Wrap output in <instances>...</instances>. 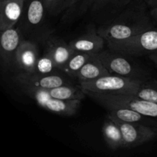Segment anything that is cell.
Returning a JSON list of instances; mask_svg holds the SVG:
<instances>
[{"mask_svg": "<svg viewBox=\"0 0 157 157\" xmlns=\"http://www.w3.org/2000/svg\"><path fill=\"white\" fill-rule=\"evenodd\" d=\"M142 83L140 79L109 75L94 80L81 81L80 86L85 93L135 94Z\"/></svg>", "mask_w": 157, "mask_h": 157, "instance_id": "obj_1", "label": "cell"}, {"mask_svg": "<svg viewBox=\"0 0 157 157\" xmlns=\"http://www.w3.org/2000/svg\"><path fill=\"white\" fill-rule=\"evenodd\" d=\"M105 108L114 107H127L141 114L157 118V103L146 101L129 94H94L86 93Z\"/></svg>", "mask_w": 157, "mask_h": 157, "instance_id": "obj_2", "label": "cell"}, {"mask_svg": "<svg viewBox=\"0 0 157 157\" xmlns=\"http://www.w3.org/2000/svg\"><path fill=\"white\" fill-rule=\"evenodd\" d=\"M141 16L133 19L134 16H123L122 15L113 23L99 28L97 31L107 42L127 39L150 29L148 19L147 18L143 19Z\"/></svg>", "mask_w": 157, "mask_h": 157, "instance_id": "obj_3", "label": "cell"}, {"mask_svg": "<svg viewBox=\"0 0 157 157\" xmlns=\"http://www.w3.org/2000/svg\"><path fill=\"white\" fill-rule=\"evenodd\" d=\"M110 50L130 55H141L157 52V30L148 29L122 41L107 42Z\"/></svg>", "mask_w": 157, "mask_h": 157, "instance_id": "obj_4", "label": "cell"}, {"mask_svg": "<svg viewBox=\"0 0 157 157\" xmlns=\"http://www.w3.org/2000/svg\"><path fill=\"white\" fill-rule=\"evenodd\" d=\"M24 93L32 98L41 108L59 115L72 116L81 105L80 100L64 101L51 97L45 90L21 88Z\"/></svg>", "mask_w": 157, "mask_h": 157, "instance_id": "obj_5", "label": "cell"}, {"mask_svg": "<svg viewBox=\"0 0 157 157\" xmlns=\"http://www.w3.org/2000/svg\"><path fill=\"white\" fill-rule=\"evenodd\" d=\"M113 120L121 129L124 147H134L152 140L157 136V127L140 123H127L114 118Z\"/></svg>", "mask_w": 157, "mask_h": 157, "instance_id": "obj_6", "label": "cell"}, {"mask_svg": "<svg viewBox=\"0 0 157 157\" xmlns=\"http://www.w3.org/2000/svg\"><path fill=\"white\" fill-rule=\"evenodd\" d=\"M16 84L21 88H30L35 90H49L64 84H70L62 76L51 74L41 75L20 72L15 77Z\"/></svg>", "mask_w": 157, "mask_h": 157, "instance_id": "obj_7", "label": "cell"}, {"mask_svg": "<svg viewBox=\"0 0 157 157\" xmlns=\"http://www.w3.org/2000/svg\"><path fill=\"white\" fill-rule=\"evenodd\" d=\"M97 55L111 75L139 79L136 78L138 71L121 53L113 50L104 51L100 52Z\"/></svg>", "mask_w": 157, "mask_h": 157, "instance_id": "obj_8", "label": "cell"}, {"mask_svg": "<svg viewBox=\"0 0 157 157\" xmlns=\"http://www.w3.org/2000/svg\"><path fill=\"white\" fill-rule=\"evenodd\" d=\"M22 41L19 29L11 28L1 32L0 48L2 62L6 67L15 64V56L20 44Z\"/></svg>", "mask_w": 157, "mask_h": 157, "instance_id": "obj_9", "label": "cell"}, {"mask_svg": "<svg viewBox=\"0 0 157 157\" xmlns=\"http://www.w3.org/2000/svg\"><path fill=\"white\" fill-rule=\"evenodd\" d=\"M25 0H0V31L15 26L20 19Z\"/></svg>", "mask_w": 157, "mask_h": 157, "instance_id": "obj_10", "label": "cell"}, {"mask_svg": "<svg viewBox=\"0 0 157 157\" xmlns=\"http://www.w3.org/2000/svg\"><path fill=\"white\" fill-rule=\"evenodd\" d=\"M38 59V48L35 43L22 40L17 51L15 64L21 72L33 74Z\"/></svg>", "mask_w": 157, "mask_h": 157, "instance_id": "obj_11", "label": "cell"}, {"mask_svg": "<svg viewBox=\"0 0 157 157\" xmlns=\"http://www.w3.org/2000/svg\"><path fill=\"white\" fill-rule=\"evenodd\" d=\"M104 38L98 33L94 28H91L81 36L69 43L74 52L98 54L103 49Z\"/></svg>", "mask_w": 157, "mask_h": 157, "instance_id": "obj_12", "label": "cell"}, {"mask_svg": "<svg viewBox=\"0 0 157 157\" xmlns=\"http://www.w3.org/2000/svg\"><path fill=\"white\" fill-rule=\"evenodd\" d=\"M74 52L70 44L63 40L53 38L48 41L46 53L52 58L56 68L62 70Z\"/></svg>", "mask_w": 157, "mask_h": 157, "instance_id": "obj_13", "label": "cell"}, {"mask_svg": "<svg viewBox=\"0 0 157 157\" xmlns=\"http://www.w3.org/2000/svg\"><path fill=\"white\" fill-rule=\"evenodd\" d=\"M111 75L107 70L97 54H94L91 58L85 63L81 70L78 72L76 78L81 81H90L101 77Z\"/></svg>", "mask_w": 157, "mask_h": 157, "instance_id": "obj_14", "label": "cell"}, {"mask_svg": "<svg viewBox=\"0 0 157 157\" xmlns=\"http://www.w3.org/2000/svg\"><path fill=\"white\" fill-rule=\"evenodd\" d=\"M109 110L108 117L119 121L127 123H140V124L150 125L153 124V121L150 120V117L141 114L139 112L133 110V109L127 108V107H114L107 108Z\"/></svg>", "mask_w": 157, "mask_h": 157, "instance_id": "obj_15", "label": "cell"}, {"mask_svg": "<svg viewBox=\"0 0 157 157\" xmlns=\"http://www.w3.org/2000/svg\"><path fill=\"white\" fill-rule=\"evenodd\" d=\"M102 133L106 143L111 149L116 150L124 147V138L121 129L110 117L107 118L104 122L102 127Z\"/></svg>", "mask_w": 157, "mask_h": 157, "instance_id": "obj_16", "label": "cell"}, {"mask_svg": "<svg viewBox=\"0 0 157 157\" xmlns=\"http://www.w3.org/2000/svg\"><path fill=\"white\" fill-rule=\"evenodd\" d=\"M25 17L27 24L32 27H38L43 22L46 12L43 0H25Z\"/></svg>", "mask_w": 157, "mask_h": 157, "instance_id": "obj_17", "label": "cell"}, {"mask_svg": "<svg viewBox=\"0 0 157 157\" xmlns=\"http://www.w3.org/2000/svg\"><path fill=\"white\" fill-rule=\"evenodd\" d=\"M45 91L52 98L64 100V101H71V100L81 101L86 95V93L81 86L75 87L71 84H64L46 90Z\"/></svg>", "mask_w": 157, "mask_h": 157, "instance_id": "obj_18", "label": "cell"}, {"mask_svg": "<svg viewBox=\"0 0 157 157\" xmlns=\"http://www.w3.org/2000/svg\"><path fill=\"white\" fill-rule=\"evenodd\" d=\"M93 55L94 54L86 53V52H74L64 67H63L62 71L70 77L76 78L78 72L81 70V67L91 58Z\"/></svg>", "mask_w": 157, "mask_h": 157, "instance_id": "obj_19", "label": "cell"}, {"mask_svg": "<svg viewBox=\"0 0 157 157\" xmlns=\"http://www.w3.org/2000/svg\"><path fill=\"white\" fill-rule=\"evenodd\" d=\"M134 96L146 101L157 103V80L143 82Z\"/></svg>", "mask_w": 157, "mask_h": 157, "instance_id": "obj_20", "label": "cell"}, {"mask_svg": "<svg viewBox=\"0 0 157 157\" xmlns=\"http://www.w3.org/2000/svg\"><path fill=\"white\" fill-rule=\"evenodd\" d=\"M55 68L56 67L52 58L48 54L45 53L42 57L38 58L33 74L41 75H51Z\"/></svg>", "mask_w": 157, "mask_h": 157, "instance_id": "obj_21", "label": "cell"}, {"mask_svg": "<svg viewBox=\"0 0 157 157\" xmlns=\"http://www.w3.org/2000/svg\"><path fill=\"white\" fill-rule=\"evenodd\" d=\"M95 0H69L67 9L69 13H78L81 15L92 7Z\"/></svg>", "mask_w": 157, "mask_h": 157, "instance_id": "obj_22", "label": "cell"}, {"mask_svg": "<svg viewBox=\"0 0 157 157\" xmlns=\"http://www.w3.org/2000/svg\"><path fill=\"white\" fill-rule=\"evenodd\" d=\"M46 12L56 15L67 8L69 0H43Z\"/></svg>", "mask_w": 157, "mask_h": 157, "instance_id": "obj_23", "label": "cell"}, {"mask_svg": "<svg viewBox=\"0 0 157 157\" xmlns=\"http://www.w3.org/2000/svg\"><path fill=\"white\" fill-rule=\"evenodd\" d=\"M132 0H95L92 10L98 11L101 9H103L105 6H108L110 5H114V6H123V5L128 4Z\"/></svg>", "mask_w": 157, "mask_h": 157, "instance_id": "obj_24", "label": "cell"}, {"mask_svg": "<svg viewBox=\"0 0 157 157\" xmlns=\"http://www.w3.org/2000/svg\"><path fill=\"white\" fill-rule=\"evenodd\" d=\"M145 3L151 7H154L157 6V0H144Z\"/></svg>", "mask_w": 157, "mask_h": 157, "instance_id": "obj_25", "label": "cell"}, {"mask_svg": "<svg viewBox=\"0 0 157 157\" xmlns=\"http://www.w3.org/2000/svg\"><path fill=\"white\" fill-rule=\"evenodd\" d=\"M150 58L155 63V64L157 65V52L156 53H153V54H150Z\"/></svg>", "mask_w": 157, "mask_h": 157, "instance_id": "obj_26", "label": "cell"}, {"mask_svg": "<svg viewBox=\"0 0 157 157\" xmlns=\"http://www.w3.org/2000/svg\"><path fill=\"white\" fill-rule=\"evenodd\" d=\"M151 14L153 15V17H154L156 19H157V6L153 7V9L151 11Z\"/></svg>", "mask_w": 157, "mask_h": 157, "instance_id": "obj_27", "label": "cell"}]
</instances>
